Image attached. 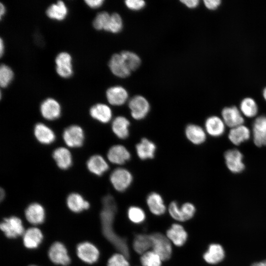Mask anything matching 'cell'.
<instances>
[{
    "label": "cell",
    "instance_id": "obj_50",
    "mask_svg": "<svg viewBox=\"0 0 266 266\" xmlns=\"http://www.w3.org/2000/svg\"><path fill=\"white\" fill-rule=\"evenodd\" d=\"M251 266H266V260L253 264Z\"/></svg>",
    "mask_w": 266,
    "mask_h": 266
},
{
    "label": "cell",
    "instance_id": "obj_21",
    "mask_svg": "<svg viewBox=\"0 0 266 266\" xmlns=\"http://www.w3.org/2000/svg\"><path fill=\"white\" fill-rule=\"evenodd\" d=\"M88 170L94 174L101 176L109 168L106 161L100 155L91 156L87 162Z\"/></svg>",
    "mask_w": 266,
    "mask_h": 266
},
{
    "label": "cell",
    "instance_id": "obj_8",
    "mask_svg": "<svg viewBox=\"0 0 266 266\" xmlns=\"http://www.w3.org/2000/svg\"><path fill=\"white\" fill-rule=\"evenodd\" d=\"M225 163L232 172L236 173L242 172L245 168L243 163V155L236 149H230L224 154Z\"/></svg>",
    "mask_w": 266,
    "mask_h": 266
},
{
    "label": "cell",
    "instance_id": "obj_42",
    "mask_svg": "<svg viewBox=\"0 0 266 266\" xmlns=\"http://www.w3.org/2000/svg\"><path fill=\"white\" fill-rule=\"evenodd\" d=\"M181 214L183 221H185L191 219L196 211L195 206L190 203H184L180 207Z\"/></svg>",
    "mask_w": 266,
    "mask_h": 266
},
{
    "label": "cell",
    "instance_id": "obj_16",
    "mask_svg": "<svg viewBox=\"0 0 266 266\" xmlns=\"http://www.w3.org/2000/svg\"><path fill=\"white\" fill-rule=\"evenodd\" d=\"M106 96L110 104L120 106L124 104L127 100L128 93L123 87L116 86L110 87L107 90Z\"/></svg>",
    "mask_w": 266,
    "mask_h": 266
},
{
    "label": "cell",
    "instance_id": "obj_33",
    "mask_svg": "<svg viewBox=\"0 0 266 266\" xmlns=\"http://www.w3.org/2000/svg\"><path fill=\"white\" fill-rule=\"evenodd\" d=\"M152 247L150 235L145 234H137L133 240V248L138 254L142 255Z\"/></svg>",
    "mask_w": 266,
    "mask_h": 266
},
{
    "label": "cell",
    "instance_id": "obj_27",
    "mask_svg": "<svg viewBox=\"0 0 266 266\" xmlns=\"http://www.w3.org/2000/svg\"><path fill=\"white\" fill-rule=\"evenodd\" d=\"M250 136V130L244 125L231 129L228 134L230 141L235 145H239L248 140Z\"/></svg>",
    "mask_w": 266,
    "mask_h": 266
},
{
    "label": "cell",
    "instance_id": "obj_10",
    "mask_svg": "<svg viewBox=\"0 0 266 266\" xmlns=\"http://www.w3.org/2000/svg\"><path fill=\"white\" fill-rule=\"evenodd\" d=\"M226 126L232 128L243 125L244 119L240 110L235 106L226 107L221 112Z\"/></svg>",
    "mask_w": 266,
    "mask_h": 266
},
{
    "label": "cell",
    "instance_id": "obj_30",
    "mask_svg": "<svg viewBox=\"0 0 266 266\" xmlns=\"http://www.w3.org/2000/svg\"><path fill=\"white\" fill-rule=\"evenodd\" d=\"M146 202L150 211L156 215L165 213L166 207L162 196L158 193L152 192L147 197Z\"/></svg>",
    "mask_w": 266,
    "mask_h": 266
},
{
    "label": "cell",
    "instance_id": "obj_53",
    "mask_svg": "<svg viewBox=\"0 0 266 266\" xmlns=\"http://www.w3.org/2000/svg\"><path fill=\"white\" fill-rule=\"evenodd\" d=\"M30 266H35V265H31Z\"/></svg>",
    "mask_w": 266,
    "mask_h": 266
},
{
    "label": "cell",
    "instance_id": "obj_35",
    "mask_svg": "<svg viewBox=\"0 0 266 266\" xmlns=\"http://www.w3.org/2000/svg\"><path fill=\"white\" fill-rule=\"evenodd\" d=\"M120 54L131 71H134L139 66L141 60L135 53L129 51H123Z\"/></svg>",
    "mask_w": 266,
    "mask_h": 266
},
{
    "label": "cell",
    "instance_id": "obj_39",
    "mask_svg": "<svg viewBox=\"0 0 266 266\" xmlns=\"http://www.w3.org/2000/svg\"><path fill=\"white\" fill-rule=\"evenodd\" d=\"M128 216L129 219L135 224L142 223L145 219V214L143 210L140 207L132 206L128 210Z\"/></svg>",
    "mask_w": 266,
    "mask_h": 266
},
{
    "label": "cell",
    "instance_id": "obj_49",
    "mask_svg": "<svg viewBox=\"0 0 266 266\" xmlns=\"http://www.w3.org/2000/svg\"><path fill=\"white\" fill-rule=\"evenodd\" d=\"M4 45L3 41L1 38L0 40V56H2L4 52Z\"/></svg>",
    "mask_w": 266,
    "mask_h": 266
},
{
    "label": "cell",
    "instance_id": "obj_52",
    "mask_svg": "<svg viewBox=\"0 0 266 266\" xmlns=\"http://www.w3.org/2000/svg\"><path fill=\"white\" fill-rule=\"evenodd\" d=\"M263 97H264V99L266 101V87L264 88V90L263 91Z\"/></svg>",
    "mask_w": 266,
    "mask_h": 266
},
{
    "label": "cell",
    "instance_id": "obj_6",
    "mask_svg": "<svg viewBox=\"0 0 266 266\" xmlns=\"http://www.w3.org/2000/svg\"><path fill=\"white\" fill-rule=\"evenodd\" d=\"M63 137L68 146L72 148L79 147L83 143L84 133L80 126L71 125L64 130Z\"/></svg>",
    "mask_w": 266,
    "mask_h": 266
},
{
    "label": "cell",
    "instance_id": "obj_40",
    "mask_svg": "<svg viewBox=\"0 0 266 266\" xmlns=\"http://www.w3.org/2000/svg\"><path fill=\"white\" fill-rule=\"evenodd\" d=\"M110 15L107 12L103 11L99 13L95 18L93 25L97 30H105L109 21Z\"/></svg>",
    "mask_w": 266,
    "mask_h": 266
},
{
    "label": "cell",
    "instance_id": "obj_2",
    "mask_svg": "<svg viewBox=\"0 0 266 266\" xmlns=\"http://www.w3.org/2000/svg\"><path fill=\"white\" fill-rule=\"evenodd\" d=\"M152 251L157 253L162 261L168 260L172 254V246L169 239L163 234L155 233L150 234Z\"/></svg>",
    "mask_w": 266,
    "mask_h": 266
},
{
    "label": "cell",
    "instance_id": "obj_3",
    "mask_svg": "<svg viewBox=\"0 0 266 266\" xmlns=\"http://www.w3.org/2000/svg\"><path fill=\"white\" fill-rule=\"evenodd\" d=\"M133 180L131 172L126 168L118 167L115 169L110 175V182L114 188L119 192L128 189Z\"/></svg>",
    "mask_w": 266,
    "mask_h": 266
},
{
    "label": "cell",
    "instance_id": "obj_48",
    "mask_svg": "<svg viewBox=\"0 0 266 266\" xmlns=\"http://www.w3.org/2000/svg\"><path fill=\"white\" fill-rule=\"evenodd\" d=\"M5 13V7L4 5L2 3H0V18H1L2 16L4 15Z\"/></svg>",
    "mask_w": 266,
    "mask_h": 266
},
{
    "label": "cell",
    "instance_id": "obj_18",
    "mask_svg": "<svg viewBox=\"0 0 266 266\" xmlns=\"http://www.w3.org/2000/svg\"><path fill=\"white\" fill-rule=\"evenodd\" d=\"M135 150L138 158L142 160L151 159L154 157L156 146L147 138H143L135 145Z\"/></svg>",
    "mask_w": 266,
    "mask_h": 266
},
{
    "label": "cell",
    "instance_id": "obj_45",
    "mask_svg": "<svg viewBox=\"0 0 266 266\" xmlns=\"http://www.w3.org/2000/svg\"><path fill=\"white\" fill-rule=\"evenodd\" d=\"M203 2L205 7L209 10H215L221 4L220 0H204Z\"/></svg>",
    "mask_w": 266,
    "mask_h": 266
},
{
    "label": "cell",
    "instance_id": "obj_46",
    "mask_svg": "<svg viewBox=\"0 0 266 266\" xmlns=\"http://www.w3.org/2000/svg\"><path fill=\"white\" fill-rule=\"evenodd\" d=\"M104 0H85L86 3L91 8H97L100 7Z\"/></svg>",
    "mask_w": 266,
    "mask_h": 266
},
{
    "label": "cell",
    "instance_id": "obj_9",
    "mask_svg": "<svg viewBox=\"0 0 266 266\" xmlns=\"http://www.w3.org/2000/svg\"><path fill=\"white\" fill-rule=\"evenodd\" d=\"M48 256L50 260L55 264L67 266L70 262L66 247L59 242H56L51 246Z\"/></svg>",
    "mask_w": 266,
    "mask_h": 266
},
{
    "label": "cell",
    "instance_id": "obj_7",
    "mask_svg": "<svg viewBox=\"0 0 266 266\" xmlns=\"http://www.w3.org/2000/svg\"><path fill=\"white\" fill-rule=\"evenodd\" d=\"M76 253L80 260L90 264L96 262L100 255L98 248L89 242H83L78 244Z\"/></svg>",
    "mask_w": 266,
    "mask_h": 266
},
{
    "label": "cell",
    "instance_id": "obj_47",
    "mask_svg": "<svg viewBox=\"0 0 266 266\" xmlns=\"http://www.w3.org/2000/svg\"><path fill=\"white\" fill-rule=\"evenodd\" d=\"M180 1L190 8H196L199 4L198 0H182Z\"/></svg>",
    "mask_w": 266,
    "mask_h": 266
},
{
    "label": "cell",
    "instance_id": "obj_26",
    "mask_svg": "<svg viewBox=\"0 0 266 266\" xmlns=\"http://www.w3.org/2000/svg\"><path fill=\"white\" fill-rule=\"evenodd\" d=\"M34 134L36 139L43 144H49L54 141L56 136L49 127L42 123H38L34 128Z\"/></svg>",
    "mask_w": 266,
    "mask_h": 266
},
{
    "label": "cell",
    "instance_id": "obj_28",
    "mask_svg": "<svg viewBox=\"0 0 266 266\" xmlns=\"http://www.w3.org/2000/svg\"><path fill=\"white\" fill-rule=\"evenodd\" d=\"M225 257V251L219 244L213 243L203 255L205 261L210 264H216L221 262Z\"/></svg>",
    "mask_w": 266,
    "mask_h": 266
},
{
    "label": "cell",
    "instance_id": "obj_19",
    "mask_svg": "<svg viewBox=\"0 0 266 266\" xmlns=\"http://www.w3.org/2000/svg\"><path fill=\"white\" fill-rule=\"evenodd\" d=\"M25 214L28 221L33 225L40 224L44 220V209L41 204L37 203L30 204L26 208Z\"/></svg>",
    "mask_w": 266,
    "mask_h": 266
},
{
    "label": "cell",
    "instance_id": "obj_44",
    "mask_svg": "<svg viewBox=\"0 0 266 266\" xmlns=\"http://www.w3.org/2000/svg\"><path fill=\"white\" fill-rule=\"evenodd\" d=\"M126 6L132 10H139L145 5V2L142 0H127L125 1Z\"/></svg>",
    "mask_w": 266,
    "mask_h": 266
},
{
    "label": "cell",
    "instance_id": "obj_43",
    "mask_svg": "<svg viewBox=\"0 0 266 266\" xmlns=\"http://www.w3.org/2000/svg\"><path fill=\"white\" fill-rule=\"evenodd\" d=\"M168 212L170 215L175 220L183 221L181 214L180 207L176 201H172L168 206Z\"/></svg>",
    "mask_w": 266,
    "mask_h": 266
},
{
    "label": "cell",
    "instance_id": "obj_24",
    "mask_svg": "<svg viewBox=\"0 0 266 266\" xmlns=\"http://www.w3.org/2000/svg\"><path fill=\"white\" fill-rule=\"evenodd\" d=\"M90 114L93 118L102 123H108L112 116L111 108L103 103H97L92 106Z\"/></svg>",
    "mask_w": 266,
    "mask_h": 266
},
{
    "label": "cell",
    "instance_id": "obj_17",
    "mask_svg": "<svg viewBox=\"0 0 266 266\" xmlns=\"http://www.w3.org/2000/svg\"><path fill=\"white\" fill-rule=\"evenodd\" d=\"M204 126L206 133L211 136H220L225 131V123L222 118L217 116L208 117L205 120Z\"/></svg>",
    "mask_w": 266,
    "mask_h": 266
},
{
    "label": "cell",
    "instance_id": "obj_20",
    "mask_svg": "<svg viewBox=\"0 0 266 266\" xmlns=\"http://www.w3.org/2000/svg\"><path fill=\"white\" fill-rule=\"evenodd\" d=\"M187 138L193 144L200 145L203 143L206 138V133L200 126L191 124L188 125L185 130Z\"/></svg>",
    "mask_w": 266,
    "mask_h": 266
},
{
    "label": "cell",
    "instance_id": "obj_14",
    "mask_svg": "<svg viewBox=\"0 0 266 266\" xmlns=\"http://www.w3.org/2000/svg\"><path fill=\"white\" fill-rule=\"evenodd\" d=\"M40 111L45 119L53 120L60 117L61 108L59 103L56 100L52 98H48L41 103Z\"/></svg>",
    "mask_w": 266,
    "mask_h": 266
},
{
    "label": "cell",
    "instance_id": "obj_1",
    "mask_svg": "<svg viewBox=\"0 0 266 266\" xmlns=\"http://www.w3.org/2000/svg\"><path fill=\"white\" fill-rule=\"evenodd\" d=\"M103 208L100 213V218L103 233L120 253L127 258L130 252L127 241L118 235L114 231L113 223L117 210V206L114 198L107 195L102 199Z\"/></svg>",
    "mask_w": 266,
    "mask_h": 266
},
{
    "label": "cell",
    "instance_id": "obj_37",
    "mask_svg": "<svg viewBox=\"0 0 266 266\" xmlns=\"http://www.w3.org/2000/svg\"><path fill=\"white\" fill-rule=\"evenodd\" d=\"M123 28V21L119 14L114 13L110 15L107 27L104 31L116 33L121 31Z\"/></svg>",
    "mask_w": 266,
    "mask_h": 266
},
{
    "label": "cell",
    "instance_id": "obj_15",
    "mask_svg": "<svg viewBox=\"0 0 266 266\" xmlns=\"http://www.w3.org/2000/svg\"><path fill=\"white\" fill-rule=\"evenodd\" d=\"M108 65L111 71L117 77L125 78L131 74V71L127 66L120 54L113 55Z\"/></svg>",
    "mask_w": 266,
    "mask_h": 266
},
{
    "label": "cell",
    "instance_id": "obj_31",
    "mask_svg": "<svg viewBox=\"0 0 266 266\" xmlns=\"http://www.w3.org/2000/svg\"><path fill=\"white\" fill-rule=\"evenodd\" d=\"M68 208L76 213L87 209L90 207L89 203L78 193H71L68 195L66 200Z\"/></svg>",
    "mask_w": 266,
    "mask_h": 266
},
{
    "label": "cell",
    "instance_id": "obj_36",
    "mask_svg": "<svg viewBox=\"0 0 266 266\" xmlns=\"http://www.w3.org/2000/svg\"><path fill=\"white\" fill-rule=\"evenodd\" d=\"M162 261L161 257L153 251H148L140 257L143 266H161Z\"/></svg>",
    "mask_w": 266,
    "mask_h": 266
},
{
    "label": "cell",
    "instance_id": "obj_4",
    "mask_svg": "<svg viewBox=\"0 0 266 266\" xmlns=\"http://www.w3.org/2000/svg\"><path fill=\"white\" fill-rule=\"evenodd\" d=\"M129 107L132 117L135 120L144 119L150 110V104L148 100L141 96L133 97L129 102Z\"/></svg>",
    "mask_w": 266,
    "mask_h": 266
},
{
    "label": "cell",
    "instance_id": "obj_25",
    "mask_svg": "<svg viewBox=\"0 0 266 266\" xmlns=\"http://www.w3.org/2000/svg\"><path fill=\"white\" fill-rule=\"evenodd\" d=\"M43 239L41 231L35 227L27 230L23 234V240L25 246L29 249L36 248Z\"/></svg>",
    "mask_w": 266,
    "mask_h": 266
},
{
    "label": "cell",
    "instance_id": "obj_13",
    "mask_svg": "<svg viewBox=\"0 0 266 266\" xmlns=\"http://www.w3.org/2000/svg\"><path fill=\"white\" fill-rule=\"evenodd\" d=\"M56 71L63 78H68L73 73L72 58L69 54L66 52L59 53L55 59Z\"/></svg>",
    "mask_w": 266,
    "mask_h": 266
},
{
    "label": "cell",
    "instance_id": "obj_5",
    "mask_svg": "<svg viewBox=\"0 0 266 266\" xmlns=\"http://www.w3.org/2000/svg\"><path fill=\"white\" fill-rule=\"evenodd\" d=\"M0 228L5 236L9 238H16L25 232L21 220L16 216L4 218L0 223Z\"/></svg>",
    "mask_w": 266,
    "mask_h": 266
},
{
    "label": "cell",
    "instance_id": "obj_23",
    "mask_svg": "<svg viewBox=\"0 0 266 266\" xmlns=\"http://www.w3.org/2000/svg\"><path fill=\"white\" fill-rule=\"evenodd\" d=\"M130 126V122L127 118L119 116L113 120L111 128L113 133L118 138L125 139L129 136Z\"/></svg>",
    "mask_w": 266,
    "mask_h": 266
},
{
    "label": "cell",
    "instance_id": "obj_29",
    "mask_svg": "<svg viewBox=\"0 0 266 266\" xmlns=\"http://www.w3.org/2000/svg\"><path fill=\"white\" fill-rule=\"evenodd\" d=\"M53 157L58 167L66 169L71 165L72 160L70 151L65 147H59L53 153Z\"/></svg>",
    "mask_w": 266,
    "mask_h": 266
},
{
    "label": "cell",
    "instance_id": "obj_51",
    "mask_svg": "<svg viewBox=\"0 0 266 266\" xmlns=\"http://www.w3.org/2000/svg\"><path fill=\"white\" fill-rule=\"evenodd\" d=\"M4 196H5L4 191L3 190V189L1 188L0 189V200H2L4 199Z\"/></svg>",
    "mask_w": 266,
    "mask_h": 266
},
{
    "label": "cell",
    "instance_id": "obj_34",
    "mask_svg": "<svg viewBox=\"0 0 266 266\" xmlns=\"http://www.w3.org/2000/svg\"><path fill=\"white\" fill-rule=\"evenodd\" d=\"M240 111L242 114L248 118H252L256 116L258 112V107L255 100L251 98L243 99L240 104Z\"/></svg>",
    "mask_w": 266,
    "mask_h": 266
},
{
    "label": "cell",
    "instance_id": "obj_22",
    "mask_svg": "<svg viewBox=\"0 0 266 266\" xmlns=\"http://www.w3.org/2000/svg\"><path fill=\"white\" fill-rule=\"evenodd\" d=\"M166 236L175 245L181 246L186 242L188 235L181 225L174 224L166 231Z\"/></svg>",
    "mask_w": 266,
    "mask_h": 266
},
{
    "label": "cell",
    "instance_id": "obj_38",
    "mask_svg": "<svg viewBox=\"0 0 266 266\" xmlns=\"http://www.w3.org/2000/svg\"><path fill=\"white\" fill-rule=\"evenodd\" d=\"M14 74L11 68L2 64L0 66V85L2 88L6 87L11 82Z\"/></svg>",
    "mask_w": 266,
    "mask_h": 266
},
{
    "label": "cell",
    "instance_id": "obj_12",
    "mask_svg": "<svg viewBox=\"0 0 266 266\" xmlns=\"http://www.w3.org/2000/svg\"><path fill=\"white\" fill-rule=\"evenodd\" d=\"M107 157L111 163L121 165L130 160L131 154L125 146L117 144L109 148L107 153Z\"/></svg>",
    "mask_w": 266,
    "mask_h": 266
},
{
    "label": "cell",
    "instance_id": "obj_11",
    "mask_svg": "<svg viewBox=\"0 0 266 266\" xmlns=\"http://www.w3.org/2000/svg\"><path fill=\"white\" fill-rule=\"evenodd\" d=\"M253 141L256 146H266V116L257 117L252 125Z\"/></svg>",
    "mask_w": 266,
    "mask_h": 266
},
{
    "label": "cell",
    "instance_id": "obj_32",
    "mask_svg": "<svg viewBox=\"0 0 266 266\" xmlns=\"http://www.w3.org/2000/svg\"><path fill=\"white\" fill-rule=\"evenodd\" d=\"M68 12L67 8L62 0L51 5L46 10V14L50 19L62 21L65 19Z\"/></svg>",
    "mask_w": 266,
    "mask_h": 266
},
{
    "label": "cell",
    "instance_id": "obj_41",
    "mask_svg": "<svg viewBox=\"0 0 266 266\" xmlns=\"http://www.w3.org/2000/svg\"><path fill=\"white\" fill-rule=\"evenodd\" d=\"M127 257L121 253L112 255L107 262V266H130Z\"/></svg>",
    "mask_w": 266,
    "mask_h": 266
}]
</instances>
